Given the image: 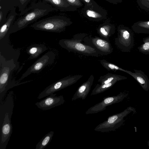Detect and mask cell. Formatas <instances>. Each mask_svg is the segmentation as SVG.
<instances>
[{
  "instance_id": "4",
  "label": "cell",
  "mask_w": 149,
  "mask_h": 149,
  "mask_svg": "<svg viewBox=\"0 0 149 149\" xmlns=\"http://www.w3.org/2000/svg\"><path fill=\"white\" fill-rule=\"evenodd\" d=\"M136 112L134 108L127 107L123 111L109 116L106 120L97 125L94 130L101 132L114 131L123 124L126 117L132 112L135 113Z\"/></svg>"
},
{
  "instance_id": "3",
  "label": "cell",
  "mask_w": 149,
  "mask_h": 149,
  "mask_svg": "<svg viewBox=\"0 0 149 149\" xmlns=\"http://www.w3.org/2000/svg\"><path fill=\"white\" fill-rule=\"evenodd\" d=\"M69 19L63 16H54L40 20L31 26L34 29L47 32L61 33L71 24Z\"/></svg>"
},
{
  "instance_id": "15",
  "label": "cell",
  "mask_w": 149,
  "mask_h": 149,
  "mask_svg": "<svg viewBox=\"0 0 149 149\" xmlns=\"http://www.w3.org/2000/svg\"><path fill=\"white\" fill-rule=\"evenodd\" d=\"M83 13L86 17L96 21L106 19L107 15L106 11L99 6L91 7L85 4Z\"/></svg>"
},
{
  "instance_id": "12",
  "label": "cell",
  "mask_w": 149,
  "mask_h": 149,
  "mask_svg": "<svg viewBox=\"0 0 149 149\" xmlns=\"http://www.w3.org/2000/svg\"><path fill=\"white\" fill-rule=\"evenodd\" d=\"M56 95V93H52L44 99L37 102L35 104L41 110H47L63 104L65 100L63 96H57Z\"/></svg>"
},
{
  "instance_id": "2",
  "label": "cell",
  "mask_w": 149,
  "mask_h": 149,
  "mask_svg": "<svg viewBox=\"0 0 149 149\" xmlns=\"http://www.w3.org/2000/svg\"><path fill=\"white\" fill-rule=\"evenodd\" d=\"M17 69L13 60H6L0 54V103L3 100L7 91L10 89L30 81L19 83L12 81L13 71Z\"/></svg>"
},
{
  "instance_id": "6",
  "label": "cell",
  "mask_w": 149,
  "mask_h": 149,
  "mask_svg": "<svg viewBox=\"0 0 149 149\" xmlns=\"http://www.w3.org/2000/svg\"><path fill=\"white\" fill-rule=\"evenodd\" d=\"M73 38L83 41L85 44L93 47L101 55H108L113 51V49L110 43L102 38L87 36L85 34L76 35Z\"/></svg>"
},
{
  "instance_id": "26",
  "label": "cell",
  "mask_w": 149,
  "mask_h": 149,
  "mask_svg": "<svg viewBox=\"0 0 149 149\" xmlns=\"http://www.w3.org/2000/svg\"><path fill=\"white\" fill-rule=\"evenodd\" d=\"M100 61L102 65L108 70H112L115 71L119 70L126 73L127 72V70L121 68L104 59L100 60Z\"/></svg>"
},
{
  "instance_id": "18",
  "label": "cell",
  "mask_w": 149,
  "mask_h": 149,
  "mask_svg": "<svg viewBox=\"0 0 149 149\" xmlns=\"http://www.w3.org/2000/svg\"><path fill=\"white\" fill-rule=\"evenodd\" d=\"M133 70L134 72L127 70L126 73L133 77L144 90L148 91L149 90V79L147 76L141 70Z\"/></svg>"
},
{
  "instance_id": "29",
  "label": "cell",
  "mask_w": 149,
  "mask_h": 149,
  "mask_svg": "<svg viewBox=\"0 0 149 149\" xmlns=\"http://www.w3.org/2000/svg\"><path fill=\"white\" fill-rule=\"evenodd\" d=\"M85 4L91 7H94L98 6L97 3L93 0H82Z\"/></svg>"
},
{
  "instance_id": "27",
  "label": "cell",
  "mask_w": 149,
  "mask_h": 149,
  "mask_svg": "<svg viewBox=\"0 0 149 149\" xmlns=\"http://www.w3.org/2000/svg\"><path fill=\"white\" fill-rule=\"evenodd\" d=\"M143 43L137 47L139 51L145 54H149V36L143 38Z\"/></svg>"
},
{
  "instance_id": "10",
  "label": "cell",
  "mask_w": 149,
  "mask_h": 149,
  "mask_svg": "<svg viewBox=\"0 0 149 149\" xmlns=\"http://www.w3.org/2000/svg\"><path fill=\"white\" fill-rule=\"evenodd\" d=\"M10 34L7 33L3 38L0 40V54L7 60L13 59L18 69L19 66L18 60L20 52L19 49H15L10 45L9 39Z\"/></svg>"
},
{
  "instance_id": "25",
  "label": "cell",
  "mask_w": 149,
  "mask_h": 149,
  "mask_svg": "<svg viewBox=\"0 0 149 149\" xmlns=\"http://www.w3.org/2000/svg\"><path fill=\"white\" fill-rule=\"evenodd\" d=\"M132 29L136 33L149 34V21L136 24L133 26Z\"/></svg>"
},
{
  "instance_id": "11",
  "label": "cell",
  "mask_w": 149,
  "mask_h": 149,
  "mask_svg": "<svg viewBox=\"0 0 149 149\" xmlns=\"http://www.w3.org/2000/svg\"><path fill=\"white\" fill-rule=\"evenodd\" d=\"M128 95L127 93L120 92L116 95L104 97L101 102L88 109L85 113L86 114L95 113L104 111L107 106L122 101Z\"/></svg>"
},
{
  "instance_id": "1",
  "label": "cell",
  "mask_w": 149,
  "mask_h": 149,
  "mask_svg": "<svg viewBox=\"0 0 149 149\" xmlns=\"http://www.w3.org/2000/svg\"><path fill=\"white\" fill-rule=\"evenodd\" d=\"M54 11L57 10L42 1L32 4L21 13L19 17L10 26L8 33H15Z\"/></svg>"
},
{
  "instance_id": "9",
  "label": "cell",
  "mask_w": 149,
  "mask_h": 149,
  "mask_svg": "<svg viewBox=\"0 0 149 149\" xmlns=\"http://www.w3.org/2000/svg\"><path fill=\"white\" fill-rule=\"evenodd\" d=\"M117 37L115 38V44L122 52H130L134 45V39L132 32L125 27L118 29Z\"/></svg>"
},
{
  "instance_id": "7",
  "label": "cell",
  "mask_w": 149,
  "mask_h": 149,
  "mask_svg": "<svg viewBox=\"0 0 149 149\" xmlns=\"http://www.w3.org/2000/svg\"><path fill=\"white\" fill-rule=\"evenodd\" d=\"M82 77L83 75H81L69 76L59 80L47 87L40 92L38 99H41L71 85L76 83Z\"/></svg>"
},
{
  "instance_id": "30",
  "label": "cell",
  "mask_w": 149,
  "mask_h": 149,
  "mask_svg": "<svg viewBox=\"0 0 149 149\" xmlns=\"http://www.w3.org/2000/svg\"><path fill=\"white\" fill-rule=\"evenodd\" d=\"M108 1L111 3H114L115 2V0H105Z\"/></svg>"
},
{
  "instance_id": "5",
  "label": "cell",
  "mask_w": 149,
  "mask_h": 149,
  "mask_svg": "<svg viewBox=\"0 0 149 149\" xmlns=\"http://www.w3.org/2000/svg\"><path fill=\"white\" fill-rule=\"evenodd\" d=\"M81 42V40L73 38L71 39H61L58 44L61 47L69 52L87 56H99L100 54L95 48Z\"/></svg>"
},
{
  "instance_id": "22",
  "label": "cell",
  "mask_w": 149,
  "mask_h": 149,
  "mask_svg": "<svg viewBox=\"0 0 149 149\" xmlns=\"http://www.w3.org/2000/svg\"><path fill=\"white\" fill-rule=\"evenodd\" d=\"M127 78L124 76L108 73L105 75L100 77L98 81L101 84H107L113 81H117L127 79Z\"/></svg>"
},
{
  "instance_id": "28",
  "label": "cell",
  "mask_w": 149,
  "mask_h": 149,
  "mask_svg": "<svg viewBox=\"0 0 149 149\" xmlns=\"http://www.w3.org/2000/svg\"><path fill=\"white\" fill-rule=\"evenodd\" d=\"M31 0H16V5L18 6L21 13L26 8L27 5Z\"/></svg>"
},
{
  "instance_id": "17",
  "label": "cell",
  "mask_w": 149,
  "mask_h": 149,
  "mask_svg": "<svg viewBox=\"0 0 149 149\" xmlns=\"http://www.w3.org/2000/svg\"><path fill=\"white\" fill-rule=\"evenodd\" d=\"M42 2L47 4L57 11H69L76 10L77 7L69 4L66 0H42Z\"/></svg>"
},
{
  "instance_id": "14",
  "label": "cell",
  "mask_w": 149,
  "mask_h": 149,
  "mask_svg": "<svg viewBox=\"0 0 149 149\" xmlns=\"http://www.w3.org/2000/svg\"><path fill=\"white\" fill-rule=\"evenodd\" d=\"M14 93L10 91L4 100L0 103V128L1 126L6 113H9V118L11 119L14 107Z\"/></svg>"
},
{
  "instance_id": "21",
  "label": "cell",
  "mask_w": 149,
  "mask_h": 149,
  "mask_svg": "<svg viewBox=\"0 0 149 149\" xmlns=\"http://www.w3.org/2000/svg\"><path fill=\"white\" fill-rule=\"evenodd\" d=\"M115 30V27L113 25L107 24L99 27L97 31L102 38L109 41V38L114 34Z\"/></svg>"
},
{
  "instance_id": "23",
  "label": "cell",
  "mask_w": 149,
  "mask_h": 149,
  "mask_svg": "<svg viewBox=\"0 0 149 149\" xmlns=\"http://www.w3.org/2000/svg\"><path fill=\"white\" fill-rule=\"evenodd\" d=\"M54 133L53 131H51L46 134L37 144L35 149L45 148L51 141Z\"/></svg>"
},
{
  "instance_id": "8",
  "label": "cell",
  "mask_w": 149,
  "mask_h": 149,
  "mask_svg": "<svg viewBox=\"0 0 149 149\" xmlns=\"http://www.w3.org/2000/svg\"><path fill=\"white\" fill-rule=\"evenodd\" d=\"M56 54L53 51H48L37 60L23 74L19 81L32 73H38L45 67L52 64L54 62Z\"/></svg>"
},
{
  "instance_id": "31",
  "label": "cell",
  "mask_w": 149,
  "mask_h": 149,
  "mask_svg": "<svg viewBox=\"0 0 149 149\" xmlns=\"http://www.w3.org/2000/svg\"><path fill=\"white\" fill-rule=\"evenodd\" d=\"M1 0H0V1H1Z\"/></svg>"
},
{
  "instance_id": "13",
  "label": "cell",
  "mask_w": 149,
  "mask_h": 149,
  "mask_svg": "<svg viewBox=\"0 0 149 149\" xmlns=\"http://www.w3.org/2000/svg\"><path fill=\"white\" fill-rule=\"evenodd\" d=\"M1 130L0 149H6L13 131L12 125L8 112L5 115Z\"/></svg>"
},
{
  "instance_id": "20",
  "label": "cell",
  "mask_w": 149,
  "mask_h": 149,
  "mask_svg": "<svg viewBox=\"0 0 149 149\" xmlns=\"http://www.w3.org/2000/svg\"><path fill=\"white\" fill-rule=\"evenodd\" d=\"M47 49V47L44 45L35 44L29 46L26 51L29 55V59H31L37 58Z\"/></svg>"
},
{
  "instance_id": "19",
  "label": "cell",
  "mask_w": 149,
  "mask_h": 149,
  "mask_svg": "<svg viewBox=\"0 0 149 149\" xmlns=\"http://www.w3.org/2000/svg\"><path fill=\"white\" fill-rule=\"evenodd\" d=\"M15 9H13L11 11L7 17L6 21L1 26L0 40L3 38L6 34L10 26L13 24L17 14Z\"/></svg>"
},
{
  "instance_id": "24",
  "label": "cell",
  "mask_w": 149,
  "mask_h": 149,
  "mask_svg": "<svg viewBox=\"0 0 149 149\" xmlns=\"http://www.w3.org/2000/svg\"><path fill=\"white\" fill-rule=\"evenodd\" d=\"M117 82V81H114L108 83L102 84H97L93 90L91 95H95L104 92L110 88Z\"/></svg>"
},
{
  "instance_id": "16",
  "label": "cell",
  "mask_w": 149,
  "mask_h": 149,
  "mask_svg": "<svg viewBox=\"0 0 149 149\" xmlns=\"http://www.w3.org/2000/svg\"><path fill=\"white\" fill-rule=\"evenodd\" d=\"M94 79L93 75H91L88 79L78 88L72 96V101H74L78 99L84 100L91 90Z\"/></svg>"
}]
</instances>
